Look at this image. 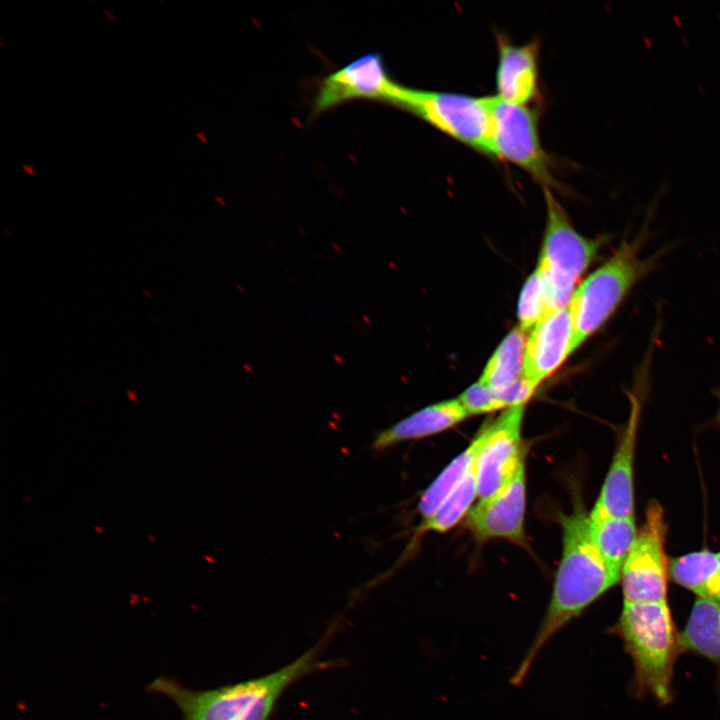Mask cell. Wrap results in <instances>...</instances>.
Listing matches in <instances>:
<instances>
[{"mask_svg":"<svg viewBox=\"0 0 720 720\" xmlns=\"http://www.w3.org/2000/svg\"><path fill=\"white\" fill-rule=\"evenodd\" d=\"M562 555L544 617L511 678L519 686L545 645L621 578L600 555L590 532L589 514L576 502L568 514L559 513Z\"/></svg>","mask_w":720,"mask_h":720,"instance_id":"6da1fadb","label":"cell"},{"mask_svg":"<svg viewBox=\"0 0 720 720\" xmlns=\"http://www.w3.org/2000/svg\"><path fill=\"white\" fill-rule=\"evenodd\" d=\"M313 648L292 663L265 676L207 691H192L174 681L157 679L152 690L171 698L184 720H268L283 692L295 681L327 666Z\"/></svg>","mask_w":720,"mask_h":720,"instance_id":"7a4b0ae2","label":"cell"},{"mask_svg":"<svg viewBox=\"0 0 720 720\" xmlns=\"http://www.w3.org/2000/svg\"><path fill=\"white\" fill-rule=\"evenodd\" d=\"M609 633L622 640L632 659L634 695L652 696L661 705L670 703L674 662L681 649L667 601L623 602L620 616Z\"/></svg>","mask_w":720,"mask_h":720,"instance_id":"3957f363","label":"cell"},{"mask_svg":"<svg viewBox=\"0 0 720 720\" xmlns=\"http://www.w3.org/2000/svg\"><path fill=\"white\" fill-rule=\"evenodd\" d=\"M637 242L623 241L612 257L575 289L568 304L573 352L606 323L649 271L652 263L640 258Z\"/></svg>","mask_w":720,"mask_h":720,"instance_id":"277c9868","label":"cell"},{"mask_svg":"<svg viewBox=\"0 0 720 720\" xmlns=\"http://www.w3.org/2000/svg\"><path fill=\"white\" fill-rule=\"evenodd\" d=\"M544 197L546 227L536 270L544 283L551 312L568 306L577 281L596 258L603 240L577 232L550 187H544Z\"/></svg>","mask_w":720,"mask_h":720,"instance_id":"5b68a950","label":"cell"},{"mask_svg":"<svg viewBox=\"0 0 720 720\" xmlns=\"http://www.w3.org/2000/svg\"><path fill=\"white\" fill-rule=\"evenodd\" d=\"M397 107L456 140L490 155L491 98L403 88Z\"/></svg>","mask_w":720,"mask_h":720,"instance_id":"8992f818","label":"cell"},{"mask_svg":"<svg viewBox=\"0 0 720 720\" xmlns=\"http://www.w3.org/2000/svg\"><path fill=\"white\" fill-rule=\"evenodd\" d=\"M490 98V155L520 166L544 187L552 185L553 175L540 142L536 111L496 95Z\"/></svg>","mask_w":720,"mask_h":720,"instance_id":"52a82bcc","label":"cell"},{"mask_svg":"<svg viewBox=\"0 0 720 720\" xmlns=\"http://www.w3.org/2000/svg\"><path fill=\"white\" fill-rule=\"evenodd\" d=\"M665 533L663 509L657 501H652L621 571L624 602L667 601Z\"/></svg>","mask_w":720,"mask_h":720,"instance_id":"ba28073f","label":"cell"},{"mask_svg":"<svg viewBox=\"0 0 720 720\" xmlns=\"http://www.w3.org/2000/svg\"><path fill=\"white\" fill-rule=\"evenodd\" d=\"M403 88L389 74L382 54L369 52L321 80L313 100L312 114L319 115L355 99L397 106Z\"/></svg>","mask_w":720,"mask_h":720,"instance_id":"9c48e42d","label":"cell"},{"mask_svg":"<svg viewBox=\"0 0 720 720\" xmlns=\"http://www.w3.org/2000/svg\"><path fill=\"white\" fill-rule=\"evenodd\" d=\"M525 405L504 409L484 427V439L475 460V474L480 500L501 490L525 462L522 441Z\"/></svg>","mask_w":720,"mask_h":720,"instance_id":"30bf717a","label":"cell"},{"mask_svg":"<svg viewBox=\"0 0 720 720\" xmlns=\"http://www.w3.org/2000/svg\"><path fill=\"white\" fill-rule=\"evenodd\" d=\"M526 510L525 462L501 490L479 500L466 516V527L479 541L505 539L524 544Z\"/></svg>","mask_w":720,"mask_h":720,"instance_id":"8fae6325","label":"cell"},{"mask_svg":"<svg viewBox=\"0 0 720 720\" xmlns=\"http://www.w3.org/2000/svg\"><path fill=\"white\" fill-rule=\"evenodd\" d=\"M572 340L569 307L546 314L526 338L523 378L537 389L573 353Z\"/></svg>","mask_w":720,"mask_h":720,"instance_id":"7c38bea8","label":"cell"},{"mask_svg":"<svg viewBox=\"0 0 720 720\" xmlns=\"http://www.w3.org/2000/svg\"><path fill=\"white\" fill-rule=\"evenodd\" d=\"M639 403L631 397V413L616 448L590 518L634 516L633 458Z\"/></svg>","mask_w":720,"mask_h":720,"instance_id":"4fadbf2b","label":"cell"},{"mask_svg":"<svg viewBox=\"0 0 720 720\" xmlns=\"http://www.w3.org/2000/svg\"><path fill=\"white\" fill-rule=\"evenodd\" d=\"M497 43L496 96L527 105L538 93V41L514 44L498 35Z\"/></svg>","mask_w":720,"mask_h":720,"instance_id":"5bb4252c","label":"cell"},{"mask_svg":"<svg viewBox=\"0 0 720 720\" xmlns=\"http://www.w3.org/2000/svg\"><path fill=\"white\" fill-rule=\"evenodd\" d=\"M467 417L466 410L457 398L437 402L376 432L370 447L375 453H381L399 443L439 434Z\"/></svg>","mask_w":720,"mask_h":720,"instance_id":"9a60e30c","label":"cell"},{"mask_svg":"<svg viewBox=\"0 0 720 720\" xmlns=\"http://www.w3.org/2000/svg\"><path fill=\"white\" fill-rule=\"evenodd\" d=\"M679 640L681 651L708 659L720 676V602L697 597Z\"/></svg>","mask_w":720,"mask_h":720,"instance_id":"2e32d148","label":"cell"},{"mask_svg":"<svg viewBox=\"0 0 720 720\" xmlns=\"http://www.w3.org/2000/svg\"><path fill=\"white\" fill-rule=\"evenodd\" d=\"M668 574L698 598L720 602V558L708 550L670 559Z\"/></svg>","mask_w":720,"mask_h":720,"instance_id":"e0dca14e","label":"cell"},{"mask_svg":"<svg viewBox=\"0 0 720 720\" xmlns=\"http://www.w3.org/2000/svg\"><path fill=\"white\" fill-rule=\"evenodd\" d=\"M591 537L608 567L621 576L626 558L635 542L634 516L590 518Z\"/></svg>","mask_w":720,"mask_h":720,"instance_id":"ac0fdd59","label":"cell"},{"mask_svg":"<svg viewBox=\"0 0 720 720\" xmlns=\"http://www.w3.org/2000/svg\"><path fill=\"white\" fill-rule=\"evenodd\" d=\"M526 332L512 330L499 344L487 362L479 382L495 389H505L523 378Z\"/></svg>","mask_w":720,"mask_h":720,"instance_id":"d6986e66","label":"cell"},{"mask_svg":"<svg viewBox=\"0 0 720 720\" xmlns=\"http://www.w3.org/2000/svg\"><path fill=\"white\" fill-rule=\"evenodd\" d=\"M483 439L484 427L468 447L457 455L422 493L417 505V511L422 521L434 513L474 466Z\"/></svg>","mask_w":720,"mask_h":720,"instance_id":"ffe728a7","label":"cell"},{"mask_svg":"<svg viewBox=\"0 0 720 720\" xmlns=\"http://www.w3.org/2000/svg\"><path fill=\"white\" fill-rule=\"evenodd\" d=\"M476 497L478 490L474 464L434 513L420 523L416 535L428 531L443 533L450 530L467 516Z\"/></svg>","mask_w":720,"mask_h":720,"instance_id":"44dd1931","label":"cell"},{"mask_svg":"<svg viewBox=\"0 0 720 720\" xmlns=\"http://www.w3.org/2000/svg\"><path fill=\"white\" fill-rule=\"evenodd\" d=\"M549 312L544 283L539 272L535 269L525 282L520 294L518 327L527 332Z\"/></svg>","mask_w":720,"mask_h":720,"instance_id":"7402d4cb","label":"cell"},{"mask_svg":"<svg viewBox=\"0 0 720 720\" xmlns=\"http://www.w3.org/2000/svg\"><path fill=\"white\" fill-rule=\"evenodd\" d=\"M468 416L507 409L502 392L489 388L479 381L469 386L457 398Z\"/></svg>","mask_w":720,"mask_h":720,"instance_id":"603a6c76","label":"cell"},{"mask_svg":"<svg viewBox=\"0 0 720 720\" xmlns=\"http://www.w3.org/2000/svg\"><path fill=\"white\" fill-rule=\"evenodd\" d=\"M22 169L29 176H32V177L35 176V171H34L33 165L24 164V165H22Z\"/></svg>","mask_w":720,"mask_h":720,"instance_id":"cb8c5ba5","label":"cell"},{"mask_svg":"<svg viewBox=\"0 0 720 720\" xmlns=\"http://www.w3.org/2000/svg\"><path fill=\"white\" fill-rule=\"evenodd\" d=\"M104 13L110 20L115 21L114 14L112 12H110L109 10H105Z\"/></svg>","mask_w":720,"mask_h":720,"instance_id":"d4e9b609","label":"cell"},{"mask_svg":"<svg viewBox=\"0 0 720 720\" xmlns=\"http://www.w3.org/2000/svg\"><path fill=\"white\" fill-rule=\"evenodd\" d=\"M127 395L129 396V398L131 399V401H134V402L137 401V397H136V395H135L134 393H132V391H127Z\"/></svg>","mask_w":720,"mask_h":720,"instance_id":"484cf974","label":"cell"},{"mask_svg":"<svg viewBox=\"0 0 720 720\" xmlns=\"http://www.w3.org/2000/svg\"><path fill=\"white\" fill-rule=\"evenodd\" d=\"M95 531L100 532V533H104V530L101 529V527H95Z\"/></svg>","mask_w":720,"mask_h":720,"instance_id":"4316f807","label":"cell"},{"mask_svg":"<svg viewBox=\"0 0 720 720\" xmlns=\"http://www.w3.org/2000/svg\"><path fill=\"white\" fill-rule=\"evenodd\" d=\"M718 554H719V558H720V553H718Z\"/></svg>","mask_w":720,"mask_h":720,"instance_id":"83f0119b","label":"cell"}]
</instances>
